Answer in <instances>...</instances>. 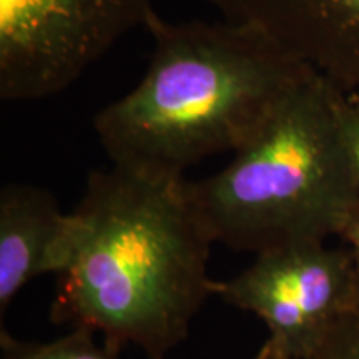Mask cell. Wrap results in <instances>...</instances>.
Returning a JSON list of instances; mask_svg holds the SVG:
<instances>
[{"mask_svg":"<svg viewBox=\"0 0 359 359\" xmlns=\"http://www.w3.org/2000/svg\"><path fill=\"white\" fill-rule=\"evenodd\" d=\"M0 359H118V353L98 344L95 334L72 330L52 341H22L0 330Z\"/></svg>","mask_w":359,"mask_h":359,"instance_id":"ba28073f","label":"cell"},{"mask_svg":"<svg viewBox=\"0 0 359 359\" xmlns=\"http://www.w3.org/2000/svg\"><path fill=\"white\" fill-rule=\"evenodd\" d=\"M336 115L353 172L359 183V92L336 87Z\"/></svg>","mask_w":359,"mask_h":359,"instance_id":"30bf717a","label":"cell"},{"mask_svg":"<svg viewBox=\"0 0 359 359\" xmlns=\"http://www.w3.org/2000/svg\"><path fill=\"white\" fill-rule=\"evenodd\" d=\"M69 217L52 323L98 333L115 353L135 346L167 359L213 294V241L188 203L185 178L95 170Z\"/></svg>","mask_w":359,"mask_h":359,"instance_id":"6da1fadb","label":"cell"},{"mask_svg":"<svg viewBox=\"0 0 359 359\" xmlns=\"http://www.w3.org/2000/svg\"><path fill=\"white\" fill-rule=\"evenodd\" d=\"M137 87L102 109L93 128L111 165L183 180L208 156L240 150L309 69L258 30L219 19L168 22L156 12Z\"/></svg>","mask_w":359,"mask_h":359,"instance_id":"7a4b0ae2","label":"cell"},{"mask_svg":"<svg viewBox=\"0 0 359 359\" xmlns=\"http://www.w3.org/2000/svg\"><path fill=\"white\" fill-rule=\"evenodd\" d=\"M258 30L321 77L359 92V0H203Z\"/></svg>","mask_w":359,"mask_h":359,"instance_id":"8992f818","label":"cell"},{"mask_svg":"<svg viewBox=\"0 0 359 359\" xmlns=\"http://www.w3.org/2000/svg\"><path fill=\"white\" fill-rule=\"evenodd\" d=\"M334 100L336 85L313 70L226 167L185 180L213 243L258 255L344 236L359 215V183Z\"/></svg>","mask_w":359,"mask_h":359,"instance_id":"3957f363","label":"cell"},{"mask_svg":"<svg viewBox=\"0 0 359 359\" xmlns=\"http://www.w3.org/2000/svg\"><path fill=\"white\" fill-rule=\"evenodd\" d=\"M343 240L348 243V248L351 251L354 259V268L358 275V291H359V215L354 218V222L349 224L348 231L344 233Z\"/></svg>","mask_w":359,"mask_h":359,"instance_id":"8fae6325","label":"cell"},{"mask_svg":"<svg viewBox=\"0 0 359 359\" xmlns=\"http://www.w3.org/2000/svg\"><path fill=\"white\" fill-rule=\"evenodd\" d=\"M70 217L43 188L7 183L0 190V323L27 283L58 273L69 259Z\"/></svg>","mask_w":359,"mask_h":359,"instance_id":"52a82bcc","label":"cell"},{"mask_svg":"<svg viewBox=\"0 0 359 359\" xmlns=\"http://www.w3.org/2000/svg\"><path fill=\"white\" fill-rule=\"evenodd\" d=\"M212 291L223 303L258 316L269 333L263 349L286 359L311 356L359 313L351 251L327 243L263 251L240 275L213 281Z\"/></svg>","mask_w":359,"mask_h":359,"instance_id":"277c9868","label":"cell"},{"mask_svg":"<svg viewBox=\"0 0 359 359\" xmlns=\"http://www.w3.org/2000/svg\"><path fill=\"white\" fill-rule=\"evenodd\" d=\"M154 13V0H0V98L64 92Z\"/></svg>","mask_w":359,"mask_h":359,"instance_id":"5b68a950","label":"cell"},{"mask_svg":"<svg viewBox=\"0 0 359 359\" xmlns=\"http://www.w3.org/2000/svg\"><path fill=\"white\" fill-rule=\"evenodd\" d=\"M255 359H286L262 348ZM304 359H359V313L336 327L323 346Z\"/></svg>","mask_w":359,"mask_h":359,"instance_id":"9c48e42d","label":"cell"}]
</instances>
